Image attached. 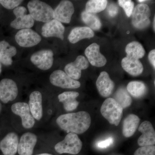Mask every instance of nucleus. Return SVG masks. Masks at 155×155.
Returning <instances> with one entry per match:
<instances>
[{"label": "nucleus", "instance_id": "obj_15", "mask_svg": "<svg viewBox=\"0 0 155 155\" xmlns=\"http://www.w3.org/2000/svg\"><path fill=\"white\" fill-rule=\"evenodd\" d=\"M36 135L31 132L23 134L19 140L18 152L19 155H32L37 142Z\"/></svg>", "mask_w": 155, "mask_h": 155}, {"label": "nucleus", "instance_id": "obj_39", "mask_svg": "<svg viewBox=\"0 0 155 155\" xmlns=\"http://www.w3.org/2000/svg\"><path fill=\"white\" fill-rule=\"evenodd\" d=\"M2 64H1V62H0V74L2 73Z\"/></svg>", "mask_w": 155, "mask_h": 155}, {"label": "nucleus", "instance_id": "obj_20", "mask_svg": "<svg viewBox=\"0 0 155 155\" xmlns=\"http://www.w3.org/2000/svg\"><path fill=\"white\" fill-rule=\"evenodd\" d=\"M28 106L35 119L39 121L43 116L42 96L41 93L34 91L29 96Z\"/></svg>", "mask_w": 155, "mask_h": 155}, {"label": "nucleus", "instance_id": "obj_5", "mask_svg": "<svg viewBox=\"0 0 155 155\" xmlns=\"http://www.w3.org/2000/svg\"><path fill=\"white\" fill-rule=\"evenodd\" d=\"M150 10L146 4L137 5L132 14V23L134 27L138 29H143L150 23Z\"/></svg>", "mask_w": 155, "mask_h": 155}, {"label": "nucleus", "instance_id": "obj_2", "mask_svg": "<svg viewBox=\"0 0 155 155\" xmlns=\"http://www.w3.org/2000/svg\"><path fill=\"white\" fill-rule=\"evenodd\" d=\"M27 7L34 20L46 23L54 19V11L51 6L39 0L28 2Z\"/></svg>", "mask_w": 155, "mask_h": 155}, {"label": "nucleus", "instance_id": "obj_35", "mask_svg": "<svg viewBox=\"0 0 155 155\" xmlns=\"http://www.w3.org/2000/svg\"><path fill=\"white\" fill-rule=\"evenodd\" d=\"M107 12L109 16L111 17H116L119 12L118 6L114 3H112L108 6Z\"/></svg>", "mask_w": 155, "mask_h": 155}, {"label": "nucleus", "instance_id": "obj_16", "mask_svg": "<svg viewBox=\"0 0 155 155\" xmlns=\"http://www.w3.org/2000/svg\"><path fill=\"white\" fill-rule=\"evenodd\" d=\"M65 27L61 22L53 19L45 23L41 28V34L45 38L56 37L64 39Z\"/></svg>", "mask_w": 155, "mask_h": 155}, {"label": "nucleus", "instance_id": "obj_9", "mask_svg": "<svg viewBox=\"0 0 155 155\" xmlns=\"http://www.w3.org/2000/svg\"><path fill=\"white\" fill-rule=\"evenodd\" d=\"M11 111L14 114L20 116L22 126L30 129L34 126L35 119L31 113L28 104L25 102L14 103L11 106Z\"/></svg>", "mask_w": 155, "mask_h": 155}, {"label": "nucleus", "instance_id": "obj_26", "mask_svg": "<svg viewBox=\"0 0 155 155\" xmlns=\"http://www.w3.org/2000/svg\"><path fill=\"white\" fill-rule=\"evenodd\" d=\"M126 57L139 60L143 58L145 54V51L141 44L137 41H132L129 43L125 48Z\"/></svg>", "mask_w": 155, "mask_h": 155}, {"label": "nucleus", "instance_id": "obj_29", "mask_svg": "<svg viewBox=\"0 0 155 155\" xmlns=\"http://www.w3.org/2000/svg\"><path fill=\"white\" fill-rule=\"evenodd\" d=\"M114 99L123 109L130 107L132 101L131 97L124 87H120L116 91Z\"/></svg>", "mask_w": 155, "mask_h": 155}, {"label": "nucleus", "instance_id": "obj_40", "mask_svg": "<svg viewBox=\"0 0 155 155\" xmlns=\"http://www.w3.org/2000/svg\"><path fill=\"white\" fill-rule=\"evenodd\" d=\"M146 1H145V0H139V1H137V2H146Z\"/></svg>", "mask_w": 155, "mask_h": 155}, {"label": "nucleus", "instance_id": "obj_6", "mask_svg": "<svg viewBox=\"0 0 155 155\" xmlns=\"http://www.w3.org/2000/svg\"><path fill=\"white\" fill-rule=\"evenodd\" d=\"M13 13L16 18L11 22V27L21 30L33 27L34 20L30 14H27V9L25 7L19 6L14 9Z\"/></svg>", "mask_w": 155, "mask_h": 155}, {"label": "nucleus", "instance_id": "obj_36", "mask_svg": "<svg viewBox=\"0 0 155 155\" xmlns=\"http://www.w3.org/2000/svg\"><path fill=\"white\" fill-rule=\"evenodd\" d=\"M148 59L150 64H152L154 69L155 68V50H152L148 55Z\"/></svg>", "mask_w": 155, "mask_h": 155}, {"label": "nucleus", "instance_id": "obj_12", "mask_svg": "<svg viewBox=\"0 0 155 155\" xmlns=\"http://www.w3.org/2000/svg\"><path fill=\"white\" fill-rule=\"evenodd\" d=\"M54 11V19L61 23H69L75 12V9L72 2L64 0L61 1Z\"/></svg>", "mask_w": 155, "mask_h": 155}, {"label": "nucleus", "instance_id": "obj_34", "mask_svg": "<svg viewBox=\"0 0 155 155\" xmlns=\"http://www.w3.org/2000/svg\"><path fill=\"white\" fill-rule=\"evenodd\" d=\"M114 140L113 137H109L104 140L98 141L97 143L96 146L100 149L107 148L113 144Z\"/></svg>", "mask_w": 155, "mask_h": 155}, {"label": "nucleus", "instance_id": "obj_27", "mask_svg": "<svg viewBox=\"0 0 155 155\" xmlns=\"http://www.w3.org/2000/svg\"><path fill=\"white\" fill-rule=\"evenodd\" d=\"M127 91L134 98H140L146 94L147 87L142 81H132L127 84Z\"/></svg>", "mask_w": 155, "mask_h": 155}, {"label": "nucleus", "instance_id": "obj_7", "mask_svg": "<svg viewBox=\"0 0 155 155\" xmlns=\"http://www.w3.org/2000/svg\"><path fill=\"white\" fill-rule=\"evenodd\" d=\"M49 79L52 85L62 88L76 89L81 86L79 81L72 79L61 70L54 71L50 75Z\"/></svg>", "mask_w": 155, "mask_h": 155}, {"label": "nucleus", "instance_id": "obj_21", "mask_svg": "<svg viewBox=\"0 0 155 155\" xmlns=\"http://www.w3.org/2000/svg\"><path fill=\"white\" fill-rule=\"evenodd\" d=\"M17 50L8 42L0 41V62L6 66H11L13 63V57L17 54Z\"/></svg>", "mask_w": 155, "mask_h": 155}, {"label": "nucleus", "instance_id": "obj_4", "mask_svg": "<svg viewBox=\"0 0 155 155\" xmlns=\"http://www.w3.org/2000/svg\"><path fill=\"white\" fill-rule=\"evenodd\" d=\"M82 147V141L77 134L69 133L62 141L55 145L54 149L58 153H68L72 155L78 154Z\"/></svg>", "mask_w": 155, "mask_h": 155}, {"label": "nucleus", "instance_id": "obj_25", "mask_svg": "<svg viewBox=\"0 0 155 155\" xmlns=\"http://www.w3.org/2000/svg\"><path fill=\"white\" fill-rule=\"evenodd\" d=\"M140 119L134 114H130L123 121L122 134L126 137L133 136L139 126Z\"/></svg>", "mask_w": 155, "mask_h": 155}, {"label": "nucleus", "instance_id": "obj_31", "mask_svg": "<svg viewBox=\"0 0 155 155\" xmlns=\"http://www.w3.org/2000/svg\"><path fill=\"white\" fill-rule=\"evenodd\" d=\"M118 3L119 5L124 9L127 17H130L134 9L133 2L130 0H119Z\"/></svg>", "mask_w": 155, "mask_h": 155}, {"label": "nucleus", "instance_id": "obj_30", "mask_svg": "<svg viewBox=\"0 0 155 155\" xmlns=\"http://www.w3.org/2000/svg\"><path fill=\"white\" fill-rule=\"evenodd\" d=\"M106 0H90L87 3L85 11L87 13H100L104 10L107 5Z\"/></svg>", "mask_w": 155, "mask_h": 155}, {"label": "nucleus", "instance_id": "obj_10", "mask_svg": "<svg viewBox=\"0 0 155 155\" xmlns=\"http://www.w3.org/2000/svg\"><path fill=\"white\" fill-rule=\"evenodd\" d=\"M31 63L42 70H48L52 67L54 53L52 50L44 49L34 53L30 58Z\"/></svg>", "mask_w": 155, "mask_h": 155}, {"label": "nucleus", "instance_id": "obj_11", "mask_svg": "<svg viewBox=\"0 0 155 155\" xmlns=\"http://www.w3.org/2000/svg\"><path fill=\"white\" fill-rule=\"evenodd\" d=\"M18 88L15 81L10 78H4L0 81V100L7 104L16 99Z\"/></svg>", "mask_w": 155, "mask_h": 155}, {"label": "nucleus", "instance_id": "obj_17", "mask_svg": "<svg viewBox=\"0 0 155 155\" xmlns=\"http://www.w3.org/2000/svg\"><path fill=\"white\" fill-rule=\"evenodd\" d=\"M19 137L15 132H10L0 142V150L4 155H15L18 151Z\"/></svg>", "mask_w": 155, "mask_h": 155}, {"label": "nucleus", "instance_id": "obj_33", "mask_svg": "<svg viewBox=\"0 0 155 155\" xmlns=\"http://www.w3.org/2000/svg\"><path fill=\"white\" fill-rule=\"evenodd\" d=\"M21 0H0V4L8 10H12L19 7L23 2Z\"/></svg>", "mask_w": 155, "mask_h": 155}, {"label": "nucleus", "instance_id": "obj_22", "mask_svg": "<svg viewBox=\"0 0 155 155\" xmlns=\"http://www.w3.org/2000/svg\"><path fill=\"white\" fill-rule=\"evenodd\" d=\"M79 95L76 91L64 92L58 95V100L63 104L65 110L71 112L75 110L79 105V102L76 100Z\"/></svg>", "mask_w": 155, "mask_h": 155}, {"label": "nucleus", "instance_id": "obj_32", "mask_svg": "<svg viewBox=\"0 0 155 155\" xmlns=\"http://www.w3.org/2000/svg\"><path fill=\"white\" fill-rule=\"evenodd\" d=\"M134 155H155V146L140 147L135 151Z\"/></svg>", "mask_w": 155, "mask_h": 155}, {"label": "nucleus", "instance_id": "obj_24", "mask_svg": "<svg viewBox=\"0 0 155 155\" xmlns=\"http://www.w3.org/2000/svg\"><path fill=\"white\" fill-rule=\"evenodd\" d=\"M94 35L93 31L87 26L77 27L72 29L68 39L71 43L75 44L83 39L91 38Z\"/></svg>", "mask_w": 155, "mask_h": 155}, {"label": "nucleus", "instance_id": "obj_37", "mask_svg": "<svg viewBox=\"0 0 155 155\" xmlns=\"http://www.w3.org/2000/svg\"><path fill=\"white\" fill-rule=\"evenodd\" d=\"M155 17H154L153 22V28L154 31H155Z\"/></svg>", "mask_w": 155, "mask_h": 155}, {"label": "nucleus", "instance_id": "obj_8", "mask_svg": "<svg viewBox=\"0 0 155 155\" xmlns=\"http://www.w3.org/2000/svg\"><path fill=\"white\" fill-rule=\"evenodd\" d=\"M15 38L18 45L23 48L32 47L41 41L40 35L31 28L19 30L16 33Z\"/></svg>", "mask_w": 155, "mask_h": 155}, {"label": "nucleus", "instance_id": "obj_1", "mask_svg": "<svg viewBox=\"0 0 155 155\" xmlns=\"http://www.w3.org/2000/svg\"><path fill=\"white\" fill-rule=\"evenodd\" d=\"M91 122L90 115L85 111L63 114L56 120L57 124L61 129L67 133L77 134L86 132L90 127Z\"/></svg>", "mask_w": 155, "mask_h": 155}, {"label": "nucleus", "instance_id": "obj_13", "mask_svg": "<svg viewBox=\"0 0 155 155\" xmlns=\"http://www.w3.org/2000/svg\"><path fill=\"white\" fill-rule=\"evenodd\" d=\"M89 62L85 57L78 56L75 61L67 64L65 66L64 71L68 76L74 80L80 79L81 75V70L88 68Z\"/></svg>", "mask_w": 155, "mask_h": 155}, {"label": "nucleus", "instance_id": "obj_28", "mask_svg": "<svg viewBox=\"0 0 155 155\" xmlns=\"http://www.w3.org/2000/svg\"><path fill=\"white\" fill-rule=\"evenodd\" d=\"M82 21L92 30H98L102 26L101 22L98 17L95 14L83 11L81 14Z\"/></svg>", "mask_w": 155, "mask_h": 155}, {"label": "nucleus", "instance_id": "obj_38", "mask_svg": "<svg viewBox=\"0 0 155 155\" xmlns=\"http://www.w3.org/2000/svg\"><path fill=\"white\" fill-rule=\"evenodd\" d=\"M36 155H53L50 153H44Z\"/></svg>", "mask_w": 155, "mask_h": 155}, {"label": "nucleus", "instance_id": "obj_14", "mask_svg": "<svg viewBox=\"0 0 155 155\" xmlns=\"http://www.w3.org/2000/svg\"><path fill=\"white\" fill-rule=\"evenodd\" d=\"M138 130L142 133L137 140L139 146L142 147L155 144V130L150 122L145 121L142 122L139 127Z\"/></svg>", "mask_w": 155, "mask_h": 155}, {"label": "nucleus", "instance_id": "obj_41", "mask_svg": "<svg viewBox=\"0 0 155 155\" xmlns=\"http://www.w3.org/2000/svg\"><path fill=\"white\" fill-rule=\"evenodd\" d=\"M2 104H1V103H0V113H1V111H2Z\"/></svg>", "mask_w": 155, "mask_h": 155}, {"label": "nucleus", "instance_id": "obj_23", "mask_svg": "<svg viewBox=\"0 0 155 155\" xmlns=\"http://www.w3.org/2000/svg\"><path fill=\"white\" fill-rule=\"evenodd\" d=\"M122 68L128 74L134 76L140 75L143 71V67L139 60L126 57L122 61Z\"/></svg>", "mask_w": 155, "mask_h": 155}, {"label": "nucleus", "instance_id": "obj_3", "mask_svg": "<svg viewBox=\"0 0 155 155\" xmlns=\"http://www.w3.org/2000/svg\"><path fill=\"white\" fill-rule=\"evenodd\" d=\"M123 109L113 98H108L103 103L101 112L110 124L118 126L123 116Z\"/></svg>", "mask_w": 155, "mask_h": 155}, {"label": "nucleus", "instance_id": "obj_19", "mask_svg": "<svg viewBox=\"0 0 155 155\" xmlns=\"http://www.w3.org/2000/svg\"><path fill=\"white\" fill-rule=\"evenodd\" d=\"M96 86L98 92L104 97H108L114 91L115 84L107 72L103 71L100 73L96 81Z\"/></svg>", "mask_w": 155, "mask_h": 155}, {"label": "nucleus", "instance_id": "obj_18", "mask_svg": "<svg viewBox=\"0 0 155 155\" xmlns=\"http://www.w3.org/2000/svg\"><path fill=\"white\" fill-rule=\"evenodd\" d=\"M85 55L92 66L97 67H104L107 64V59L100 51V46L96 43L90 45L85 49Z\"/></svg>", "mask_w": 155, "mask_h": 155}]
</instances>
